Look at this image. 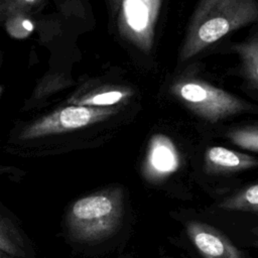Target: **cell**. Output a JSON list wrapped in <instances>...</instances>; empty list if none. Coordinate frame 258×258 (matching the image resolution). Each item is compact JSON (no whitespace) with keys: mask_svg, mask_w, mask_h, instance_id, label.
Here are the masks:
<instances>
[{"mask_svg":"<svg viewBox=\"0 0 258 258\" xmlns=\"http://www.w3.org/2000/svg\"><path fill=\"white\" fill-rule=\"evenodd\" d=\"M258 18L256 0H201L190 18L180 59L186 60Z\"/></svg>","mask_w":258,"mask_h":258,"instance_id":"6da1fadb","label":"cell"},{"mask_svg":"<svg viewBox=\"0 0 258 258\" xmlns=\"http://www.w3.org/2000/svg\"><path fill=\"white\" fill-rule=\"evenodd\" d=\"M123 217V195L119 188L85 196L77 200L67 215L72 236L82 242H96L112 236Z\"/></svg>","mask_w":258,"mask_h":258,"instance_id":"7a4b0ae2","label":"cell"},{"mask_svg":"<svg viewBox=\"0 0 258 258\" xmlns=\"http://www.w3.org/2000/svg\"><path fill=\"white\" fill-rule=\"evenodd\" d=\"M112 107H88L71 105L54 110L33 121L16 125L9 133L4 150L15 154L25 145L53 135L85 128L115 115Z\"/></svg>","mask_w":258,"mask_h":258,"instance_id":"3957f363","label":"cell"},{"mask_svg":"<svg viewBox=\"0 0 258 258\" xmlns=\"http://www.w3.org/2000/svg\"><path fill=\"white\" fill-rule=\"evenodd\" d=\"M171 94L200 118L217 123L251 110V105L229 92L197 79H181L171 87Z\"/></svg>","mask_w":258,"mask_h":258,"instance_id":"277c9868","label":"cell"},{"mask_svg":"<svg viewBox=\"0 0 258 258\" xmlns=\"http://www.w3.org/2000/svg\"><path fill=\"white\" fill-rule=\"evenodd\" d=\"M161 6L162 0H121L117 13L121 37L141 51L149 52Z\"/></svg>","mask_w":258,"mask_h":258,"instance_id":"5b68a950","label":"cell"},{"mask_svg":"<svg viewBox=\"0 0 258 258\" xmlns=\"http://www.w3.org/2000/svg\"><path fill=\"white\" fill-rule=\"evenodd\" d=\"M187 235L204 258H243L237 247L220 231L205 223L186 224Z\"/></svg>","mask_w":258,"mask_h":258,"instance_id":"8992f818","label":"cell"},{"mask_svg":"<svg viewBox=\"0 0 258 258\" xmlns=\"http://www.w3.org/2000/svg\"><path fill=\"white\" fill-rule=\"evenodd\" d=\"M179 156L172 140L164 134L151 137L145 159V172L152 176H164L175 171Z\"/></svg>","mask_w":258,"mask_h":258,"instance_id":"52a82bcc","label":"cell"},{"mask_svg":"<svg viewBox=\"0 0 258 258\" xmlns=\"http://www.w3.org/2000/svg\"><path fill=\"white\" fill-rule=\"evenodd\" d=\"M0 250L15 258H29L30 243L15 215L0 201Z\"/></svg>","mask_w":258,"mask_h":258,"instance_id":"ba28073f","label":"cell"},{"mask_svg":"<svg viewBox=\"0 0 258 258\" xmlns=\"http://www.w3.org/2000/svg\"><path fill=\"white\" fill-rule=\"evenodd\" d=\"M207 167L216 172H233L257 166V159L222 146L209 147L205 155Z\"/></svg>","mask_w":258,"mask_h":258,"instance_id":"9c48e42d","label":"cell"},{"mask_svg":"<svg viewBox=\"0 0 258 258\" xmlns=\"http://www.w3.org/2000/svg\"><path fill=\"white\" fill-rule=\"evenodd\" d=\"M132 92L127 88L110 87L98 88L86 92L82 95H76L69 101L72 105L88 107H111L124 100H127Z\"/></svg>","mask_w":258,"mask_h":258,"instance_id":"30bf717a","label":"cell"},{"mask_svg":"<svg viewBox=\"0 0 258 258\" xmlns=\"http://www.w3.org/2000/svg\"><path fill=\"white\" fill-rule=\"evenodd\" d=\"M233 49L240 55L243 64V74L248 84L257 89L258 87V40L254 36L247 42L237 43Z\"/></svg>","mask_w":258,"mask_h":258,"instance_id":"8fae6325","label":"cell"},{"mask_svg":"<svg viewBox=\"0 0 258 258\" xmlns=\"http://www.w3.org/2000/svg\"><path fill=\"white\" fill-rule=\"evenodd\" d=\"M220 208L237 211L257 212L258 209V184L254 183L247 186L238 194L224 201Z\"/></svg>","mask_w":258,"mask_h":258,"instance_id":"7c38bea8","label":"cell"},{"mask_svg":"<svg viewBox=\"0 0 258 258\" xmlns=\"http://www.w3.org/2000/svg\"><path fill=\"white\" fill-rule=\"evenodd\" d=\"M7 32L16 38H24L31 34L34 30V23L31 15L24 13H14L5 15L2 20Z\"/></svg>","mask_w":258,"mask_h":258,"instance_id":"4fadbf2b","label":"cell"},{"mask_svg":"<svg viewBox=\"0 0 258 258\" xmlns=\"http://www.w3.org/2000/svg\"><path fill=\"white\" fill-rule=\"evenodd\" d=\"M229 139L236 145L257 152L258 150V130L257 126H248L229 132Z\"/></svg>","mask_w":258,"mask_h":258,"instance_id":"5bb4252c","label":"cell"},{"mask_svg":"<svg viewBox=\"0 0 258 258\" xmlns=\"http://www.w3.org/2000/svg\"><path fill=\"white\" fill-rule=\"evenodd\" d=\"M43 2L44 0H0V7L3 12L2 18L7 14L14 13L32 15L41 8Z\"/></svg>","mask_w":258,"mask_h":258,"instance_id":"9a60e30c","label":"cell"},{"mask_svg":"<svg viewBox=\"0 0 258 258\" xmlns=\"http://www.w3.org/2000/svg\"><path fill=\"white\" fill-rule=\"evenodd\" d=\"M20 175H21V170H19L18 168L0 164V176H6L7 178L16 180L20 178Z\"/></svg>","mask_w":258,"mask_h":258,"instance_id":"2e32d148","label":"cell"},{"mask_svg":"<svg viewBox=\"0 0 258 258\" xmlns=\"http://www.w3.org/2000/svg\"><path fill=\"white\" fill-rule=\"evenodd\" d=\"M108 2H109V5H110V9H111L112 14L116 15L118 13L121 0H108Z\"/></svg>","mask_w":258,"mask_h":258,"instance_id":"e0dca14e","label":"cell"},{"mask_svg":"<svg viewBox=\"0 0 258 258\" xmlns=\"http://www.w3.org/2000/svg\"><path fill=\"white\" fill-rule=\"evenodd\" d=\"M0 258H15V257L11 256V255L8 254L7 252H4V251L0 250Z\"/></svg>","mask_w":258,"mask_h":258,"instance_id":"ac0fdd59","label":"cell"},{"mask_svg":"<svg viewBox=\"0 0 258 258\" xmlns=\"http://www.w3.org/2000/svg\"><path fill=\"white\" fill-rule=\"evenodd\" d=\"M1 63H2V52L0 51V68H1ZM2 92V87H0V95Z\"/></svg>","mask_w":258,"mask_h":258,"instance_id":"d6986e66","label":"cell"}]
</instances>
